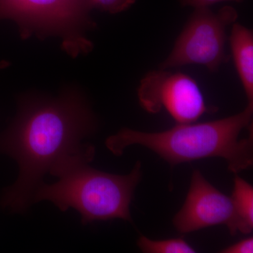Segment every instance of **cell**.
Wrapping results in <instances>:
<instances>
[{"instance_id":"ba28073f","label":"cell","mask_w":253,"mask_h":253,"mask_svg":"<svg viewBox=\"0 0 253 253\" xmlns=\"http://www.w3.org/2000/svg\"><path fill=\"white\" fill-rule=\"evenodd\" d=\"M229 42L233 60L248 102L253 103V33L241 23L232 24Z\"/></svg>"},{"instance_id":"5b68a950","label":"cell","mask_w":253,"mask_h":253,"mask_svg":"<svg viewBox=\"0 0 253 253\" xmlns=\"http://www.w3.org/2000/svg\"><path fill=\"white\" fill-rule=\"evenodd\" d=\"M238 16L237 11L230 6H224L217 12L210 8L194 9L172 51L159 68L196 64L215 72L229 60L225 51L226 30L236 22Z\"/></svg>"},{"instance_id":"9c48e42d","label":"cell","mask_w":253,"mask_h":253,"mask_svg":"<svg viewBox=\"0 0 253 253\" xmlns=\"http://www.w3.org/2000/svg\"><path fill=\"white\" fill-rule=\"evenodd\" d=\"M242 234H251L253 229V187L247 181L236 175L231 196Z\"/></svg>"},{"instance_id":"3957f363","label":"cell","mask_w":253,"mask_h":253,"mask_svg":"<svg viewBox=\"0 0 253 253\" xmlns=\"http://www.w3.org/2000/svg\"><path fill=\"white\" fill-rule=\"evenodd\" d=\"M93 159L76 158L64 165L53 175L59 181L38 186L33 204L51 201L62 212L72 208L83 224L113 219L132 223L129 207L142 176L141 163L137 161L129 174L118 175L90 167Z\"/></svg>"},{"instance_id":"7a4b0ae2","label":"cell","mask_w":253,"mask_h":253,"mask_svg":"<svg viewBox=\"0 0 253 253\" xmlns=\"http://www.w3.org/2000/svg\"><path fill=\"white\" fill-rule=\"evenodd\" d=\"M253 103L234 116L202 123L177 124L168 130L146 132L123 128L110 136L106 146L121 156L131 145L154 151L171 166L204 158H224L231 172L253 164Z\"/></svg>"},{"instance_id":"52a82bcc","label":"cell","mask_w":253,"mask_h":253,"mask_svg":"<svg viewBox=\"0 0 253 253\" xmlns=\"http://www.w3.org/2000/svg\"><path fill=\"white\" fill-rule=\"evenodd\" d=\"M181 234L215 225H225L231 235L241 231V224L230 196L216 189L199 170H194L185 202L174 218Z\"/></svg>"},{"instance_id":"277c9868","label":"cell","mask_w":253,"mask_h":253,"mask_svg":"<svg viewBox=\"0 0 253 253\" xmlns=\"http://www.w3.org/2000/svg\"><path fill=\"white\" fill-rule=\"evenodd\" d=\"M90 0H0V21L12 20L21 39L59 37L61 48L73 58L91 52L86 32L96 28Z\"/></svg>"},{"instance_id":"8992f818","label":"cell","mask_w":253,"mask_h":253,"mask_svg":"<svg viewBox=\"0 0 253 253\" xmlns=\"http://www.w3.org/2000/svg\"><path fill=\"white\" fill-rule=\"evenodd\" d=\"M138 99L148 113L165 109L177 124L196 122L216 111L206 105L199 84L191 76L159 68L148 73L138 88Z\"/></svg>"},{"instance_id":"7c38bea8","label":"cell","mask_w":253,"mask_h":253,"mask_svg":"<svg viewBox=\"0 0 253 253\" xmlns=\"http://www.w3.org/2000/svg\"><path fill=\"white\" fill-rule=\"evenodd\" d=\"M222 253H253V237L242 240L239 242L221 250Z\"/></svg>"},{"instance_id":"5bb4252c","label":"cell","mask_w":253,"mask_h":253,"mask_svg":"<svg viewBox=\"0 0 253 253\" xmlns=\"http://www.w3.org/2000/svg\"><path fill=\"white\" fill-rule=\"evenodd\" d=\"M10 65H11V63L9 61H6V60H1V61H0V70L8 68L10 66Z\"/></svg>"},{"instance_id":"6da1fadb","label":"cell","mask_w":253,"mask_h":253,"mask_svg":"<svg viewBox=\"0 0 253 253\" xmlns=\"http://www.w3.org/2000/svg\"><path fill=\"white\" fill-rule=\"evenodd\" d=\"M96 126L89 103L75 88L58 97L21 98L14 121L0 133V154L13 158L18 166L17 179L1 195V207L26 211L46 174H52L75 158L94 156V146L83 141Z\"/></svg>"},{"instance_id":"30bf717a","label":"cell","mask_w":253,"mask_h":253,"mask_svg":"<svg viewBox=\"0 0 253 253\" xmlns=\"http://www.w3.org/2000/svg\"><path fill=\"white\" fill-rule=\"evenodd\" d=\"M137 246L145 253H196V250L181 238L154 241L141 236L138 239Z\"/></svg>"},{"instance_id":"8fae6325","label":"cell","mask_w":253,"mask_h":253,"mask_svg":"<svg viewBox=\"0 0 253 253\" xmlns=\"http://www.w3.org/2000/svg\"><path fill=\"white\" fill-rule=\"evenodd\" d=\"M136 0H90L93 8L116 14L129 9Z\"/></svg>"},{"instance_id":"4fadbf2b","label":"cell","mask_w":253,"mask_h":253,"mask_svg":"<svg viewBox=\"0 0 253 253\" xmlns=\"http://www.w3.org/2000/svg\"><path fill=\"white\" fill-rule=\"evenodd\" d=\"M243 0H179V3L183 6H191L194 9L197 8H210L217 3L224 2V1H236L240 2Z\"/></svg>"}]
</instances>
